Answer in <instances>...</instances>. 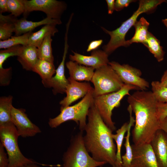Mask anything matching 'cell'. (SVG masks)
<instances>
[{
	"label": "cell",
	"instance_id": "6da1fadb",
	"mask_svg": "<svg viewBox=\"0 0 167 167\" xmlns=\"http://www.w3.org/2000/svg\"><path fill=\"white\" fill-rule=\"evenodd\" d=\"M127 101L135 116L132 131L134 144L150 143L160 129L156 100L152 91L138 90L128 96Z\"/></svg>",
	"mask_w": 167,
	"mask_h": 167
},
{
	"label": "cell",
	"instance_id": "7a4b0ae2",
	"mask_svg": "<svg viewBox=\"0 0 167 167\" xmlns=\"http://www.w3.org/2000/svg\"><path fill=\"white\" fill-rule=\"evenodd\" d=\"M88 122L83 136L86 149L92 158L114 167L116 162V146L112 137L113 131L106 125L94 103L88 115Z\"/></svg>",
	"mask_w": 167,
	"mask_h": 167
},
{
	"label": "cell",
	"instance_id": "3957f363",
	"mask_svg": "<svg viewBox=\"0 0 167 167\" xmlns=\"http://www.w3.org/2000/svg\"><path fill=\"white\" fill-rule=\"evenodd\" d=\"M167 1L165 0H141L139 7L127 20L114 30L110 31L101 27L103 30L110 37L108 43L102 47L103 50L108 55L119 47H127L125 37L129 30L134 26L139 16L141 14L153 11L159 5Z\"/></svg>",
	"mask_w": 167,
	"mask_h": 167
},
{
	"label": "cell",
	"instance_id": "277c9868",
	"mask_svg": "<svg viewBox=\"0 0 167 167\" xmlns=\"http://www.w3.org/2000/svg\"><path fill=\"white\" fill-rule=\"evenodd\" d=\"M93 89L94 88L90 91L77 103L60 109L61 112L58 115L49 119V126L56 128L65 122L73 120L79 125L80 131H84L89 109L94 103Z\"/></svg>",
	"mask_w": 167,
	"mask_h": 167
},
{
	"label": "cell",
	"instance_id": "5b68a950",
	"mask_svg": "<svg viewBox=\"0 0 167 167\" xmlns=\"http://www.w3.org/2000/svg\"><path fill=\"white\" fill-rule=\"evenodd\" d=\"M62 162L58 167H97L106 164L96 161L90 156L85 146L82 131L71 139L63 155Z\"/></svg>",
	"mask_w": 167,
	"mask_h": 167
},
{
	"label": "cell",
	"instance_id": "8992f818",
	"mask_svg": "<svg viewBox=\"0 0 167 167\" xmlns=\"http://www.w3.org/2000/svg\"><path fill=\"white\" fill-rule=\"evenodd\" d=\"M19 136L16 128L13 123L0 126L1 143L7 154L8 167H20L37 163L26 157L22 154L18 144Z\"/></svg>",
	"mask_w": 167,
	"mask_h": 167
},
{
	"label": "cell",
	"instance_id": "52a82bcc",
	"mask_svg": "<svg viewBox=\"0 0 167 167\" xmlns=\"http://www.w3.org/2000/svg\"><path fill=\"white\" fill-rule=\"evenodd\" d=\"M132 90H139L137 87L124 84L122 88L116 92L94 97V103L103 120L112 131L116 130L115 123L112 119V111L118 107L120 101L126 95H130L129 92Z\"/></svg>",
	"mask_w": 167,
	"mask_h": 167
},
{
	"label": "cell",
	"instance_id": "ba28073f",
	"mask_svg": "<svg viewBox=\"0 0 167 167\" xmlns=\"http://www.w3.org/2000/svg\"><path fill=\"white\" fill-rule=\"evenodd\" d=\"M91 81L94 86V97L117 91L124 84L109 64L95 70Z\"/></svg>",
	"mask_w": 167,
	"mask_h": 167
},
{
	"label": "cell",
	"instance_id": "9c48e42d",
	"mask_svg": "<svg viewBox=\"0 0 167 167\" xmlns=\"http://www.w3.org/2000/svg\"><path fill=\"white\" fill-rule=\"evenodd\" d=\"M25 6L24 15L26 16L30 12L38 11L44 12L47 17L54 19H60L67 8L64 2L56 0H24Z\"/></svg>",
	"mask_w": 167,
	"mask_h": 167
},
{
	"label": "cell",
	"instance_id": "30bf717a",
	"mask_svg": "<svg viewBox=\"0 0 167 167\" xmlns=\"http://www.w3.org/2000/svg\"><path fill=\"white\" fill-rule=\"evenodd\" d=\"M108 64L116 71L124 84L131 85L141 90L149 87V83L141 78V71L127 64L121 65L115 62H109Z\"/></svg>",
	"mask_w": 167,
	"mask_h": 167
},
{
	"label": "cell",
	"instance_id": "8fae6325",
	"mask_svg": "<svg viewBox=\"0 0 167 167\" xmlns=\"http://www.w3.org/2000/svg\"><path fill=\"white\" fill-rule=\"evenodd\" d=\"M65 34L64 51L62 59L56 70L55 75L49 79L42 80V83L45 87L53 88L52 91L55 95L59 93H65L66 87L69 82L65 75V61L69 48L68 44V32H66Z\"/></svg>",
	"mask_w": 167,
	"mask_h": 167
},
{
	"label": "cell",
	"instance_id": "7c38bea8",
	"mask_svg": "<svg viewBox=\"0 0 167 167\" xmlns=\"http://www.w3.org/2000/svg\"><path fill=\"white\" fill-rule=\"evenodd\" d=\"M132 156L130 167H159L150 143L131 145Z\"/></svg>",
	"mask_w": 167,
	"mask_h": 167
},
{
	"label": "cell",
	"instance_id": "4fadbf2b",
	"mask_svg": "<svg viewBox=\"0 0 167 167\" xmlns=\"http://www.w3.org/2000/svg\"><path fill=\"white\" fill-rule=\"evenodd\" d=\"M11 115L12 122L19 136L32 137L41 132L39 128L30 120L24 109H17L13 106Z\"/></svg>",
	"mask_w": 167,
	"mask_h": 167
},
{
	"label": "cell",
	"instance_id": "5bb4252c",
	"mask_svg": "<svg viewBox=\"0 0 167 167\" xmlns=\"http://www.w3.org/2000/svg\"><path fill=\"white\" fill-rule=\"evenodd\" d=\"M68 79L69 82L66 90V95L59 103L60 109L69 106L78 99L84 97L93 88L89 83L80 82L70 77Z\"/></svg>",
	"mask_w": 167,
	"mask_h": 167
},
{
	"label": "cell",
	"instance_id": "9a60e30c",
	"mask_svg": "<svg viewBox=\"0 0 167 167\" xmlns=\"http://www.w3.org/2000/svg\"><path fill=\"white\" fill-rule=\"evenodd\" d=\"M73 55H69L71 61L95 70L104 66L108 65L109 62V55L103 50H96L92 51L90 56H86L72 51Z\"/></svg>",
	"mask_w": 167,
	"mask_h": 167
},
{
	"label": "cell",
	"instance_id": "2e32d148",
	"mask_svg": "<svg viewBox=\"0 0 167 167\" xmlns=\"http://www.w3.org/2000/svg\"><path fill=\"white\" fill-rule=\"evenodd\" d=\"M150 143L158 167H167V134L161 129H159Z\"/></svg>",
	"mask_w": 167,
	"mask_h": 167
},
{
	"label": "cell",
	"instance_id": "e0dca14e",
	"mask_svg": "<svg viewBox=\"0 0 167 167\" xmlns=\"http://www.w3.org/2000/svg\"><path fill=\"white\" fill-rule=\"evenodd\" d=\"M61 19H54L46 17L40 21H28L25 18L18 19L15 24V36H19L32 32L37 27L48 24L55 25L62 24Z\"/></svg>",
	"mask_w": 167,
	"mask_h": 167
},
{
	"label": "cell",
	"instance_id": "ac0fdd59",
	"mask_svg": "<svg viewBox=\"0 0 167 167\" xmlns=\"http://www.w3.org/2000/svg\"><path fill=\"white\" fill-rule=\"evenodd\" d=\"M66 65L71 79L78 82L91 81L95 70L94 68L71 60L67 62Z\"/></svg>",
	"mask_w": 167,
	"mask_h": 167
},
{
	"label": "cell",
	"instance_id": "d6986e66",
	"mask_svg": "<svg viewBox=\"0 0 167 167\" xmlns=\"http://www.w3.org/2000/svg\"><path fill=\"white\" fill-rule=\"evenodd\" d=\"M39 58L37 48L30 45L24 46L17 60L23 68L28 71H32Z\"/></svg>",
	"mask_w": 167,
	"mask_h": 167
},
{
	"label": "cell",
	"instance_id": "ffe728a7",
	"mask_svg": "<svg viewBox=\"0 0 167 167\" xmlns=\"http://www.w3.org/2000/svg\"><path fill=\"white\" fill-rule=\"evenodd\" d=\"M56 26L51 24L45 25L37 31L32 32L28 38V45L39 48L47 35H50L53 36L58 32Z\"/></svg>",
	"mask_w": 167,
	"mask_h": 167
},
{
	"label": "cell",
	"instance_id": "44dd1931",
	"mask_svg": "<svg viewBox=\"0 0 167 167\" xmlns=\"http://www.w3.org/2000/svg\"><path fill=\"white\" fill-rule=\"evenodd\" d=\"M149 25V23L144 17H141L137 21L134 26L135 29L134 35L130 40L126 41L127 47L133 43H144L149 32L148 29Z\"/></svg>",
	"mask_w": 167,
	"mask_h": 167
},
{
	"label": "cell",
	"instance_id": "7402d4cb",
	"mask_svg": "<svg viewBox=\"0 0 167 167\" xmlns=\"http://www.w3.org/2000/svg\"><path fill=\"white\" fill-rule=\"evenodd\" d=\"M18 20L11 14L3 15L0 13V40L4 41L10 38L15 30V24Z\"/></svg>",
	"mask_w": 167,
	"mask_h": 167
},
{
	"label": "cell",
	"instance_id": "603a6c76",
	"mask_svg": "<svg viewBox=\"0 0 167 167\" xmlns=\"http://www.w3.org/2000/svg\"><path fill=\"white\" fill-rule=\"evenodd\" d=\"M127 110L130 115V120L126 132V136L125 137V142L124 146L125 148V153L122 156V165L124 167H130L132 159V153L131 145L130 143L131 131V127L135 123V118L132 116V110L131 106L129 105Z\"/></svg>",
	"mask_w": 167,
	"mask_h": 167
},
{
	"label": "cell",
	"instance_id": "cb8c5ba5",
	"mask_svg": "<svg viewBox=\"0 0 167 167\" xmlns=\"http://www.w3.org/2000/svg\"><path fill=\"white\" fill-rule=\"evenodd\" d=\"M143 44L153 55L158 62L163 60L165 52L163 47L160 45V41L151 33L148 32L147 39Z\"/></svg>",
	"mask_w": 167,
	"mask_h": 167
},
{
	"label": "cell",
	"instance_id": "d4e9b609",
	"mask_svg": "<svg viewBox=\"0 0 167 167\" xmlns=\"http://www.w3.org/2000/svg\"><path fill=\"white\" fill-rule=\"evenodd\" d=\"M12 99L11 95L0 98V126L12 123L11 115Z\"/></svg>",
	"mask_w": 167,
	"mask_h": 167
},
{
	"label": "cell",
	"instance_id": "484cf974",
	"mask_svg": "<svg viewBox=\"0 0 167 167\" xmlns=\"http://www.w3.org/2000/svg\"><path fill=\"white\" fill-rule=\"evenodd\" d=\"M55 71L54 63L39 59L32 71L38 74L42 80H45L53 77Z\"/></svg>",
	"mask_w": 167,
	"mask_h": 167
},
{
	"label": "cell",
	"instance_id": "4316f807",
	"mask_svg": "<svg viewBox=\"0 0 167 167\" xmlns=\"http://www.w3.org/2000/svg\"><path fill=\"white\" fill-rule=\"evenodd\" d=\"M52 36L49 35L45 38L39 47L37 48V52L39 59L54 63V57L51 46Z\"/></svg>",
	"mask_w": 167,
	"mask_h": 167
},
{
	"label": "cell",
	"instance_id": "83f0119b",
	"mask_svg": "<svg viewBox=\"0 0 167 167\" xmlns=\"http://www.w3.org/2000/svg\"><path fill=\"white\" fill-rule=\"evenodd\" d=\"M32 32L21 35L12 36L8 39L0 41V49H6L18 45H28V38Z\"/></svg>",
	"mask_w": 167,
	"mask_h": 167
},
{
	"label": "cell",
	"instance_id": "f1b7e54d",
	"mask_svg": "<svg viewBox=\"0 0 167 167\" xmlns=\"http://www.w3.org/2000/svg\"><path fill=\"white\" fill-rule=\"evenodd\" d=\"M128 123L125 122L116 131V134H112V137L116 143V162L122 163L121 148L125 133H126Z\"/></svg>",
	"mask_w": 167,
	"mask_h": 167
},
{
	"label": "cell",
	"instance_id": "f546056e",
	"mask_svg": "<svg viewBox=\"0 0 167 167\" xmlns=\"http://www.w3.org/2000/svg\"><path fill=\"white\" fill-rule=\"evenodd\" d=\"M152 92L159 102H167V86L160 81H153L151 83Z\"/></svg>",
	"mask_w": 167,
	"mask_h": 167
},
{
	"label": "cell",
	"instance_id": "4dcf8cb0",
	"mask_svg": "<svg viewBox=\"0 0 167 167\" xmlns=\"http://www.w3.org/2000/svg\"><path fill=\"white\" fill-rule=\"evenodd\" d=\"M24 46L18 45L12 46L0 51V69L2 68L5 61L9 57L18 56L21 53Z\"/></svg>",
	"mask_w": 167,
	"mask_h": 167
},
{
	"label": "cell",
	"instance_id": "1f68e13d",
	"mask_svg": "<svg viewBox=\"0 0 167 167\" xmlns=\"http://www.w3.org/2000/svg\"><path fill=\"white\" fill-rule=\"evenodd\" d=\"M8 12L17 17L25 12L24 0H7Z\"/></svg>",
	"mask_w": 167,
	"mask_h": 167
},
{
	"label": "cell",
	"instance_id": "d6a6232c",
	"mask_svg": "<svg viewBox=\"0 0 167 167\" xmlns=\"http://www.w3.org/2000/svg\"><path fill=\"white\" fill-rule=\"evenodd\" d=\"M157 112L158 118L160 121L167 117V102H158Z\"/></svg>",
	"mask_w": 167,
	"mask_h": 167
},
{
	"label": "cell",
	"instance_id": "836d02e7",
	"mask_svg": "<svg viewBox=\"0 0 167 167\" xmlns=\"http://www.w3.org/2000/svg\"><path fill=\"white\" fill-rule=\"evenodd\" d=\"M2 144L0 143V167H8L9 161L7 153Z\"/></svg>",
	"mask_w": 167,
	"mask_h": 167
},
{
	"label": "cell",
	"instance_id": "e575fe53",
	"mask_svg": "<svg viewBox=\"0 0 167 167\" xmlns=\"http://www.w3.org/2000/svg\"><path fill=\"white\" fill-rule=\"evenodd\" d=\"M135 1L134 0H116L115 2V10L120 11L127 7L130 3Z\"/></svg>",
	"mask_w": 167,
	"mask_h": 167
},
{
	"label": "cell",
	"instance_id": "d590c367",
	"mask_svg": "<svg viewBox=\"0 0 167 167\" xmlns=\"http://www.w3.org/2000/svg\"><path fill=\"white\" fill-rule=\"evenodd\" d=\"M103 41L100 39L92 41L89 44L87 49V51L89 52L92 51L96 50L103 43Z\"/></svg>",
	"mask_w": 167,
	"mask_h": 167
},
{
	"label": "cell",
	"instance_id": "8d00e7d4",
	"mask_svg": "<svg viewBox=\"0 0 167 167\" xmlns=\"http://www.w3.org/2000/svg\"><path fill=\"white\" fill-rule=\"evenodd\" d=\"M108 6V12L109 14H112L115 10L114 0H106Z\"/></svg>",
	"mask_w": 167,
	"mask_h": 167
},
{
	"label": "cell",
	"instance_id": "74e56055",
	"mask_svg": "<svg viewBox=\"0 0 167 167\" xmlns=\"http://www.w3.org/2000/svg\"><path fill=\"white\" fill-rule=\"evenodd\" d=\"M7 0H0V13L8 12Z\"/></svg>",
	"mask_w": 167,
	"mask_h": 167
},
{
	"label": "cell",
	"instance_id": "f35d334b",
	"mask_svg": "<svg viewBox=\"0 0 167 167\" xmlns=\"http://www.w3.org/2000/svg\"><path fill=\"white\" fill-rule=\"evenodd\" d=\"M160 127L167 134V117L160 121Z\"/></svg>",
	"mask_w": 167,
	"mask_h": 167
},
{
	"label": "cell",
	"instance_id": "ab89813d",
	"mask_svg": "<svg viewBox=\"0 0 167 167\" xmlns=\"http://www.w3.org/2000/svg\"><path fill=\"white\" fill-rule=\"evenodd\" d=\"M160 82L163 85L167 86V69L164 72Z\"/></svg>",
	"mask_w": 167,
	"mask_h": 167
},
{
	"label": "cell",
	"instance_id": "60d3db41",
	"mask_svg": "<svg viewBox=\"0 0 167 167\" xmlns=\"http://www.w3.org/2000/svg\"><path fill=\"white\" fill-rule=\"evenodd\" d=\"M38 164L41 165L42 166H52V165H45L44 164L39 163L37 162L35 163H30L24 166L20 167H40L38 165Z\"/></svg>",
	"mask_w": 167,
	"mask_h": 167
},
{
	"label": "cell",
	"instance_id": "b9f144b4",
	"mask_svg": "<svg viewBox=\"0 0 167 167\" xmlns=\"http://www.w3.org/2000/svg\"><path fill=\"white\" fill-rule=\"evenodd\" d=\"M162 22L164 25L166 27L167 30V19H163L162 20Z\"/></svg>",
	"mask_w": 167,
	"mask_h": 167
},
{
	"label": "cell",
	"instance_id": "7bdbcfd3",
	"mask_svg": "<svg viewBox=\"0 0 167 167\" xmlns=\"http://www.w3.org/2000/svg\"><path fill=\"white\" fill-rule=\"evenodd\" d=\"M113 167H124L122 165V163L116 162L115 166Z\"/></svg>",
	"mask_w": 167,
	"mask_h": 167
},
{
	"label": "cell",
	"instance_id": "ee69618b",
	"mask_svg": "<svg viewBox=\"0 0 167 167\" xmlns=\"http://www.w3.org/2000/svg\"><path fill=\"white\" fill-rule=\"evenodd\" d=\"M100 167H102V166H100ZM111 167H113L111 166Z\"/></svg>",
	"mask_w": 167,
	"mask_h": 167
}]
</instances>
